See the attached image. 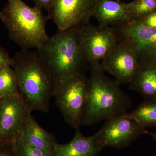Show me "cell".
Wrapping results in <instances>:
<instances>
[{"label":"cell","instance_id":"cell-9","mask_svg":"<svg viewBox=\"0 0 156 156\" xmlns=\"http://www.w3.org/2000/svg\"><path fill=\"white\" fill-rule=\"evenodd\" d=\"M31 113L20 94L0 99V144L15 141Z\"/></svg>","mask_w":156,"mask_h":156},{"label":"cell","instance_id":"cell-2","mask_svg":"<svg viewBox=\"0 0 156 156\" xmlns=\"http://www.w3.org/2000/svg\"><path fill=\"white\" fill-rule=\"evenodd\" d=\"M12 58L11 67L16 74L20 94L31 112H47L54 83L37 52L21 50Z\"/></svg>","mask_w":156,"mask_h":156},{"label":"cell","instance_id":"cell-4","mask_svg":"<svg viewBox=\"0 0 156 156\" xmlns=\"http://www.w3.org/2000/svg\"><path fill=\"white\" fill-rule=\"evenodd\" d=\"M1 12L9 38L21 50H40L49 38L46 30L48 20L41 8L30 7L22 0H7Z\"/></svg>","mask_w":156,"mask_h":156},{"label":"cell","instance_id":"cell-21","mask_svg":"<svg viewBox=\"0 0 156 156\" xmlns=\"http://www.w3.org/2000/svg\"><path fill=\"white\" fill-rule=\"evenodd\" d=\"M0 156H18L14 147V142L0 144Z\"/></svg>","mask_w":156,"mask_h":156},{"label":"cell","instance_id":"cell-15","mask_svg":"<svg viewBox=\"0 0 156 156\" xmlns=\"http://www.w3.org/2000/svg\"><path fill=\"white\" fill-rule=\"evenodd\" d=\"M131 90L146 99H156V64L154 62L140 63L130 83Z\"/></svg>","mask_w":156,"mask_h":156},{"label":"cell","instance_id":"cell-10","mask_svg":"<svg viewBox=\"0 0 156 156\" xmlns=\"http://www.w3.org/2000/svg\"><path fill=\"white\" fill-rule=\"evenodd\" d=\"M119 40L113 27L89 23L81 29V44L85 60L90 66L99 64Z\"/></svg>","mask_w":156,"mask_h":156},{"label":"cell","instance_id":"cell-12","mask_svg":"<svg viewBox=\"0 0 156 156\" xmlns=\"http://www.w3.org/2000/svg\"><path fill=\"white\" fill-rule=\"evenodd\" d=\"M71 141L66 144L56 142L54 146V156H97L103 149L95 134L84 136L79 128Z\"/></svg>","mask_w":156,"mask_h":156},{"label":"cell","instance_id":"cell-8","mask_svg":"<svg viewBox=\"0 0 156 156\" xmlns=\"http://www.w3.org/2000/svg\"><path fill=\"white\" fill-rule=\"evenodd\" d=\"M97 0H54L47 17L58 30L82 27L90 23Z\"/></svg>","mask_w":156,"mask_h":156},{"label":"cell","instance_id":"cell-28","mask_svg":"<svg viewBox=\"0 0 156 156\" xmlns=\"http://www.w3.org/2000/svg\"></svg>","mask_w":156,"mask_h":156},{"label":"cell","instance_id":"cell-3","mask_svg":"<svg viewBox=\"0 0 156 156\" xmlns=\"http://www.w3.org/2000/svg\"><path fill=\"white\" fill-rule=\"evenodd\" d=\"M82 27L58 30L37 50L54 84L81 73V66L86 61L81 47Z\"/></svg>","mask_w":156,"mask_h":156},{"label":"cell","instance_id":"cell-13","mask_svg":"<svg viewBox=\"0 0 156 156\" xmlns=\"http://www.w3.org/2000/svg\"><path fill=\"white\" fill-rule=\"evenodd\" d=\"M128 6V3L115 0H97L93 17L101 26L119 25L130 21Z\"/></svg>","mask_w":156,"mask_h":156},{"label":"cell","instance_id":"cell-14","mask_svg":"<svg viewBox=\"0 0 156 156\" xmlns=\"http://www.w3.org/2000/svg\"><path fill=\"white\" fill-rule=\"evenodd\" d=\"M20 136L30 146L48 156H54V144L57 142L55 137L41 128L31 115L29 116Z\"/></svg>","mask_w":156,"mask_h":156},{"label":"cell","instance_id":"cell-26","mask_svg":"<svg viewBox=\"0 0 156 156\" xmlns=\"http://www.w3.org/2000/svg\"><path fill=\"white\" fill-rule=\"evenodd\" d=\"M154 62V63L156 64V59H155V61Z\"/></svg>","mask_w":156,"mask_h":156},{"label":"cell","instance_id":"cell-20","mask_svg":"<svg viewBox=\"0 0 156 156\" xmlns=\"http://www.w3.org/2000/svg\"><path fill=\"white\" fill-rule=\"evenodd\" d=\"M13 62V58L10 57L9 53L0 46V71L6 66H11Z\"/></svg>","mask_w":156,"mask_h":156},{"label":"cell","instance_id":"cell-22","mask_svg":"<svg viewBox=\"0 0 156 156\" xmlns=\"http://www.w3.org/2000/svg\"><path fill=\"white\" fill-rule=\"evenodd\" d=\"M35 5L41 9H44L48 11L52 5L54 0H32Z\"/></svg>","mask_w":156,"mask_h":156},{"label":"cell","instance_id":"cell-16","mask_svg":"<svg viewBox=\"0 0 156 156\" xmlns=\"http://www.w3.org/2000/svg\"><path fill=\"white\" fill-rule=\"evenodd\" d=\"M130 115L143 128L156 127V99H146Z\"/></svg>","mask_w":156,"mask_h":156},{"label":"cell","instance_id":"cell-11","mask_svg":"<svg viewBox=\"0 0 156 156\" xmlns=\"http://www.w3.org/2000/svg\"><path fill=\"white\" fill-rule=\"evenodd\" d=\"M139 65L134 51L126 43L119 41L100 62L104 72L113 76L120 85L130 84Z\"/></svg>","mask_w":156,"mask_h":156},{"label":"cell","instance_id":"cell-18","mask_svg":"<svg viewBox=\"0 0 156 156\" xmlns=\"http://www.w3.org/2000/svg\"><path fill=\"white\" fill-rule=\"evenodd\" d=\"M16 74L11 66L0 71V99L19 95Z\"/></svg>","mask_w":156,"mask_h":156},{"label":"cell","instance_id":"cell-27","mask_svg":"<svg viewBox=\"0 0 156 156\" xmlns=\"http://www.w3.org/2000/svg\"><path fill=\"white\" fill-rule=\"evenodd\" d=\"M115 1H119V2H120V0H115Z\"/></svg>","mask_w":156,"mask_h":156},{"label":"cell","instance_id":"cell-19","mask_svg":"<svg viewBox=\"0 0 156 156\" xmlns=\"http://www.w3.org/2000/svg\"><path fill=\"white\" fill-rule=\"evenodd\" d=\"M14 145L18 156H50L29 145L20 135L14 141Z\"/></svg>","mask_w":156,"mask_h":156},{"label":"cell","instance_id":"cell-5","mask_svg":"<svg viewBox=\"0 0 156 156\" xmlns=\"http://www.w3.org/2000/svg\"><path fill=\"white\" fill-rule=\"evenodd\" d=\"M89 89V79L81 73L54 84L53 96L66 123L74 128L81 125Z\"/></svg>","mask_w":156,"mask_h":156},{"label":"cell","instance_id":"cell-25","mask_svg":"<svg viewBox=\"0 0 156 156\" xmlns=\"http://www.w3.org/2000/svg\"><path fill=\"white\" fill-rule=\"evenodd\" d=\"M2 12H0V19H2Z\"/></svg>","mask_w":156,"mask_h":156},{"label":"cell","instance_id":"cell-24","mask_svg":"<svg viewBox=\"0 0 156 156\" xmlns=\"http://www.w3.org/2000/svg\"><path fill=\"white\" fill-rule=\"evenodd\" d=\"M145 134H147L148 135H149L150 136H151L152 139H153L154 140H156V133H154V132H150V131H146Z\"/></svg>","mask_w":156,"mask_h":156},{"label":"cell","instance_id":"cell-23","mask_svg":"<svg viewBox=\"0 0 156 156\" xmlns=\"http://www.w3.org/2000/svg\"><path fill=\"white\" fill-rule=\"evenodd\" d=\"M140 22L148 26L156 28V12L151 14Z\"/></svg>","mask_w":156,"mask_h":156},{"label":"cell","instance_id":"cell-7","mask_svg":"<svg viewBox=\"0 0 156 156\" xmlns=\"http://www.w3.org/2000/svg\"><path fill=\"white\" fill-rule=\"evenodd\" d=\"M118 38L134 51L139 63L156 59V28L140 21H129L113 27Z\"/></svg>","mask_w":156,"mask_h":156},{"label":"cell","instance_id":"cell-1","mask_svg":"<svg viewBox=\"0 0 156 156\" xmlns=\"http://www.w3.org/2000/svg\"><path fill=\"white\" fill-rule=\"evenodd\" d=\"M89 89L81 125L91 126L127 113L132 106L131 98L115 80L101 70L100 63L90 66Z\"/></svg>","mask_w":156,"mask_h":156},{"label":"cell","instance_id":"cell-17","mask_svg":"<svg viewBox=\"0 0 156 156\" xmlns=\"http://www.w3.org/2000/svg\"><path fill=\"white\" fill-rule=\"evenodd\" d=\"M130 21H141L156 12V0H134L128 3Z\"/></svg>","mask_w":156,"mask_h":156},{"label":"cell","instance_id":"cell-6","mask_svg":"<svg viewBox=\"0 0 156 156\" xmlns=\"http://www.w3.org/2000/svg\"><path fill=\"white\" fill-rule=\"evenodd\" d=\"M146 131L130 114L126 113L106 120L95 134L103 148L111 147L122 150L145 134Z\"/></svg>","mask_w":156,"mask_h":156}]
</instances>
